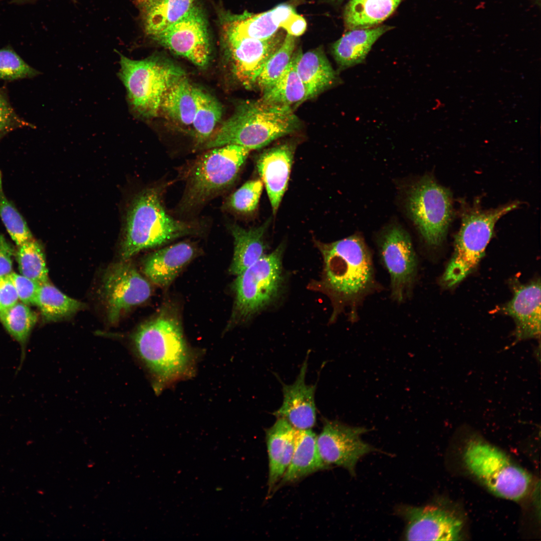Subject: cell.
I'll use <instances>...</instances> for the list:
<instances>
[{"instance_id": "cell-1", "label": "cell", "mask_w": 541, "mask_h": 541, "mask_svg": "<svg viewBox=\"0 0 541 541\" xmlns=\"http://www.w3.org/2000/svg\"><path fill=\"white\" fill-rule=\"evenodd\" d=\"M323 258L322 277L317 289L330 299V321L343 313L352 323L359 320L365 301L384 288L377 280L373 254L359 232L329 242L316 241Z\"/></svg>"}, {"instance_id": "cell-2", "label": "cell", "mask_w": 541, "mask_h": 541, "mask_svg": "<svg viewBox=\"0 0 541 541\" xmlns=\"http://www.w3.org/2000/svg\"><path fill=\"white\" fill-rule=\"evenodd\" d=\"M132 339L157 391L194 373L196 354L185 339L180 317L172 305L164 306L142 324Z\"/></svg>"}, {"instance_id": "cell-3", "label": "cell", "mask_w": 541, "mask_h": 541, "mask_svg": "<svg viewBox=\"0 0 541 541\" xmlns=\"http://www.w3.org/2000/svg\"><path fill=\"white\" fill-rule=\"evenodd\" d=\"M164 185L142 190L133 199L127 213L121 256L130 259L139 251L158 247L178 238L201 233L200 224L176 219L162 201Z\"/></svg>"}, {"instance_id": "cell-4", "label": "cell", "mask_w": 541, "mask_h": 541, "mask_svg": "<svg viewBox=\"0 0 541 541\" xmlns=\"http://www.w3.org/2000/svg\"><path fill=\"white\" fill-rule=\"evenodd\" d=\"M292 108L270 104L262 99L240 104L232 115L204 144L211 149L234 144L249 150L261 148L298 127Z\"/></svg>"}, {"instance_id": "cell-5", "label": "cell", "mask_w": 541, "mask_h": 541, "mask_svg": "<svg viewBox=\"0 0 541 541\" xmlns=\"http://www.w3.org/2000/svg\"><path fill=\"white\" fill-rule=\"evenodd\" d=\"M250 150L230 144L209 149L187 168L186 185L178 209L196 210L228 190L235 181Z\"/></svg>"}, {"instance_id": "cell-6", "label": "cell", "mask_w": 541, "mask_h": 541, "mask_svg": "<svg viewBox=\"0 0 541 541\" xmlns=\"http://www.w3.org/2000/svg\"><path fill=\"white\" fill-rule=\"evenodd\" d=\"M118 54L120 68L118 74L126 88L132 112L145 119L157 116L165 94L174 82L185 76L184 71L157 56L136 60Z\"/></svg>"}, {"instance_id": "cell-7", "label": "cell", "mask_w": 541, "mask_h": 541, "mask_svg": "<svg viewBox=\"0 0 541 541\" xmlns=\"http://www.w3.org/2000/svg\"><path fill=\"white\" fill-rule=\"evenodd\" d=\"M399 188L405 212L422 241L429 247L440 245L452 217L450 191L429 174L407 181Z\"/></svg>"}, {"instance_id": "cell-8", "label": "cell", "mask_w": 541, "mask_h": 541, "mask_svg": "<svg viewBox=\"0 0 541 541\" xmlns=\"http://www.w3.org/2000/svg\"><path fill=\"white\" fill-rule=\"evenodd\" d=\"M463 459L470 472L496 495L518 500L527 494L531 483L529 473L483 440L469 439Z\"/></svg>"}, {"instance_id": "cell-9", "label": "cell", "mask_w": 541, "mask_h": 541, "mask_svg": "<svg viewBox=\"0 0 541 541\" xmlns=\"http://www.w3.org/2000/svg\"><path fill=\"white\" fill-rule=\"evenodd\" d=\"M518 205L515 201L487 210L470 208L463 213L455 236L453 256L441 279L443 285L453 286L476 267L484 254L496 222Z\"/></svg>"}, {"instance_id": "cell-10", "label": "cell", "mask_w": 541, "mask_h": 541, "mask_svg": "<svg viewBox=\"0 0 541 541\" xmlns=\"http://www.w3.org/2000/svg\"><path fill=\"white\" fill-rule=\"evenodd\" d=\"M279 246L236 276L233 284L234 302L227 329L248 320L270 305L283 285L282 258Z\"/></svg>"}, {"instance_id": "cell-11", "label": "cell", "mask_w": 541, "mask_h": 541, "mask_svg": "<svg viewBox=\"0 0 541 541\" xmlns=\"http://www.w3.org/2000/svg\"><path fill=\"white\" fill-rule=\"evenodd\" d=\"M375 241L389 277L390 298L403 304L413 297L419 275V259L411 236L398 221L391 220L376 233Z\"/></svg>"}, {"instance_id": "cell-12", "label": "cell", "mask_w": 541, "mask_h": 541, "mask_svg": "<svg viewBox=\"0 0 541 541\" xmlns=\"http://www.w3.org/2000/svg\"><path fill=\"white\" fill-rule=\"evenodd\" d=\"M217 16L220 36L233 38L267 39L280 29L297 37L304 34L307 28L305 19L287 4L252 16L235 15L220 8Z\"/></svg>"}, {"instance_id": "cell-13", "label": "cell", "mask_w": 541, "mask_h": 541, "mask_svg": "<svg viewBox=\"0 0 541 541\" xmlns=\"http://www.w3.org/2000/svg\"><path fill=\"white\" fill-rule=\"evenodd\" d=\"M101 295L108 321L117 323L133 308L151 296L150 282L129 260H122L110 265L103 276Z\"/></svg>"}, {"instance_id": "cell-14", "label": "cell", "mask_w": 541, "mask_h": 541, "mask_svg": "<svg viewBox=\"0 0 541 541\" xmlns=\"http://www.w3.org/2000/svg\"><path fill=\"white\" fill-rule=\"evenodd\" d=\"M199 67L209 61L211 47L204 13L196 4L181 19L151 38Z\"/></svg>"}, {"instance_id": "cell-15", "label": "cell", "mask_w": 541, "mask_h": 541, "mask_svg": "<svg viewBox=\"0 0 541 541\" xmlns=\"http://www.w3.org/2000/svg\"><path fill=\"white\" fill-rule=\"evenodd\" d=\"M285 36L280 31L264 40L220 36L224 56L236 80L247 89L256 85L263 66L281 46Z\"/></svg>"}, {"instance_id": "cell-16", "label": "cell", "mask_w": 541, "mask_h": 541, "mask_svg": "<svg viewBox=\"0 0 541 541\" xmlns=\"http://www.w3.org/2000/svg\"><path fill=\"white\" fill-rule=\"evenodd\" d=\"M368 431L363 427L351 426L337 420H326L317 439L324 462L328 466L335 464L342 466L354 475L358 460L375 450L361 438V435Z\"/></svg>"}, {"instance_id": "cell-17", "label": "cell", "mask_w": 541, "mask_h": 541, "mask_svg": "<svg viewBox=\"0 0 541 541\" xmlns=\"http://www.w3.org/2000/svg\"><path fill=\"white\" fill-rule=\"evenodd\" d=\"M405 537L408 540H456L461 537L462 522L451 512L434 505L406 506Z\"/></svg>"}, {"instance_id": "cell-18", "label": "cell", "mask_w": 541, "mask_h": 541, "mask_svg": "<svg viewBox=\"0 0 541 541\" xmlns=\"http://www.w3.org/2000/svg\"><path fill=\"white\" fill-rule=\"evenodd\" d=\"M308 354L296 380L291 385L282 383L284 400L281 407L273 414L286 419L297 429H311L316 421L314 395L316 385H309L305 378Z\"/></svg>"}, {"instance_id": "cell-19", "label": "cell", "mask_w": 541, "mask_h": 541, "mask_svg": "<svg viewBox=\"0 0 541 541\" xmlns=\"http://www.w3.org/2000/svg\"><path fill=\"white\" fill-rule=\"evenodd\" d=\"M498 310L513 319L517 341L539 338L540 334L539 280L517 286L514 289L512 299Z\"/></svg>"}, {"instance_id": "cell-20", "label": "cell", "mask_w": 541, "mask_h": 541, "mask_svg": "<svg viewBox=\"0 0 541 541\" xmlns=\"http://www.w3.org/2000/svg\"><path fill=\"white\" fill-rule=\"evenodd\" d=\"M294 154L293 146L284 144L266 150L257 159V170L274 214L277 212L287 188Z\"/></svg>"}, {"instance_id": "cell-21", "label": "cell", "mask_w": 541, "mask_h": 541, "mask_svg": "<svg viewBox=\"0 0 541 541\" xmlns=\"http://www.w3.org/2000/svg\"><path fill=\"white\" fill-rule=\"evenodd\" d=\"M196 254V247L192 243L179 242L150 254L143 262L142 270L150 282L165 289Z\"/></svg>"}, {"instance_id": "cell-22", "label": "cell", "mask_w": 541, "mask_h": 541, "mask_svg": "<svg viewBox=\"0 0 541 541\" xmlns=\"http://www.w3.org/2000/svg\"><path fill=\"white\" fill-rule=\"evenodd\" d=\"M296 432V429L282 417H278L274 425L266 431L269 493L280 481L291 462Z\"/></svg>"}, {"instance_id": "cell-23", "label": "cell", "mask_w": 541, "mask_h": 541, "mask_svg": "<svg viewBox=\"0 0 541 541\" xmlns=\"http://www.w3.org/2000/svg\"><path fill=\"white\" fill-rule=\"evenodd\" d=\"M392 29V26L379 25L370 29L348 31L331 48L339 69L345 70L364 63L374 44Z\"/></svg>"}, {"instance_id": "cell-24", "label": "cell", "mask_w": 541, "mask_h": 541, "mask_svg": "<svg viewBox=\"0 0 541 541\" xmlns=\"http://www.w3.org/2000/svg\"><path fill=\"white\" fill-rule=\"evenodd\" d=\"M297 72L305 88L307 100L332 86L337 75L321 48L294 54Z\"/></svg>"}, {"instance_id": "cell-25", "label": "cell", "mask_w": 541, "mask_h": 541, "mask_svg": "<svg viewBox=\"0 0 541 541\" xmlns=\"http://www.w3.org/2000/svg\"><path fill=\"white\" fill-rule=\"evenodd\" d=\"M317 439V436L311 429H296L293 456L279 481V486L295 482L328 467L321 456Z\"/></svg>"}, {"instance_id": "cell-26", "label": "cell", "mask_w": 541, "mask_h": 541, "mask_svg": "<svg viewBox=\"0 0 541 541\" xmlns=\"http://www.w3.org/2000/svg\"><path fill=\"white\" fill-rule=\"evenodd\" d=\"M198 88L185 76L177 79L165 94L160 112L177 126L191 131L197 108Z\"/></svg>"}, {"instance_id": "cell-27", "label": "cell", "mask_w": 541, "mask_h": 541, "mask_svg": "<svg viewBox=\"0 0 541 541\" xmlns=\"http://www.w3.org/2000/svg\"><path fill=\"white\" fill-rule=\"evenodd\" d=\"M268 224L269 220L250 228H244L235 224L229 225L234 240L229 273L237 276L264 255L266 249L264 234Z\"/></svg>"}, {"instance_id": "cell-28", "label": "cell", "mask_w": 541, "mask_h": 541, "mask_svg": "<svg viewBox=\"0 0 541 541\" xmlns=\"http://www.w3.org/2000/svg\"><path fill=\"white\" fill-rule=\"evenodd\" d=\"M194 0H147L138 8L145 34L151 39L184 16Z\"/></svg>"}, {"instance_id": "cell-29", "label": "cell", "mask_w": 541, "mask_h": 541, "mask_svg": "<svg viewBox=\"0 0 541 541\" xmlns=\"http://www.w3.org/2000/svg\"><path fill=\"white\" fill-rule=\"evenodd\" d=\"M403 0H349L343 11L347 31L367 29L380 25L397 9Z\"/></svg>"}, {"instance_id": "cell-30", "label": "cell", "mask_w": 541, "mask_h": 541, "mask_svg": "<svg viewBox=\"0 0 541 541\" xmlns=\"http://www.w3.org/2000/svg\"><path fill=\"white\" fill-rule=\"evenodd\" d=\"M35 305L47 322L68 319L85 307L84 303L66 295L49 281L40 284Z\"/></svg>"}, {"instance_id": "cell-31", "label": "cell", "mask_w": 541, "mask_h": 541, "mask_svg": "<svg viewBox=\"0 0 541 541\" xmlns=\"http://www.w3.org/2000/svg\"><path fill=\"white\" fill-rule=\"evenodd\" d=\"M263 92L261 99L275 105L292 107L307 100L305 88L295 68L294 54L281 76Z\"/></svg>"}, {"instance_id": "cell-32", "label": "cell", "mask_w": 541, "mask_h": 541, "mask_svg": "<svg viewBox=\"0 0 541 541\" xmlns=\"http://www.w3.org/2000/svg\"><path fill=\"white\" fill-rule=\"evenodd\" d=\"M222 113L219 102L198 88L197 108L191 126V132L197 144H204L211 137Z\"/></svg>"}, {"instance_id": "cell-33", "label": "cell", "mask_w": 541, "mask_h": 541, "mask_svg": "<svg viewBox=\"0 0 541 541\" xmlns=\"http://www.w3.org/2000/svg\"><path fill=\"white\" fill-rule=\"evenodd\" d=\"M15 251L20 274L40 284L49 281L43 245L34 238L17 246Z\"/></svg>"}, {"instance_id": "cell-34", "label": "cell", "mask_w": 541, "mask_h": 541, "mask_svg": "<svg viewBox=\"0 0 541 541\" xmlns=\"http://www.w3.org/2000/svg\"><path fill=\"white\" fill-rule=\"evenodd\" d=\"M37 314L22 302L0 311V321L5 329L24 347L37 321Z\"/></svg>"}, {"instance_id": "cell-35", "label": "cell", "mask_w": 541, "mask_h": 541, "mask_svg": "<svg viewBox=\"0 0 541 541\" xmlns=\"http://www.w3.org/2000/svg\"><path fill=\"white\" fill-rule=\"evenodd\" d=\"M296 38L286 34L281 46L265 63L256 83L263 92L270 88L287 69L295 53Z\"/></svg>"}, {"instance_id": "cell-36", "label": "cell", "mask_w": 541, "mask_h": 541, "mask_svg": "<svg viewBox=\"0 0 541 541\" xmlns=\"http://www.w3.org/2000/svg\"><path fill=\"white\" fill-rule=\"evenodd\" d=\"M0 218L12 239L17 246L33 238L25 218L14 204L7 197L4 191L1 170Z\"/></svg>"}, {"instance_id": "cell-37", "label": "cell", "mask_w": 541, "mask_h": 541, "mask_svg": "<svg viewBox=\"0 0 541 541\" xmlns=\"http://www.w3.org/2000/svg\"><path fill=\"white\" fill-rule=\"evenodd\" d=\"M262 189L261 180L247 181L228 197L223 204L224 209L241 214L253 212L258 204Z\"/></svg>"}, {"instance_id": "cell-38", "label": "cell", "mask_w": 541, "mask_h": 541, "mask_svg": "<svg viewBox=\"0 0 541 541\" xmlns=\"http://www.w3.org/2000/svg\"><path fill=\"white\" fill-rule=\"evenodd\" d=\"M39 72L26 63L12 48L0 49V79L15 80L36 76Z\"/></svg>"}, {"instance_id": "cell-39", "label": "cell", "mask_w": 541, "mask_h": 541, "mask_svg": "<svg viewBox=\"0 0 541 541\" xmlns=\"http://www.w3.org/2000/svg\"><path fill=\"white\" fill-rule=\"evenodd\" d=\"M33 128L15 111L6 96L0 92V140L9 132L19 128Z\"/></svg>"}, {"instance_id": "cell-40", "label": "cell", "mask_w": 541, "mask_h": 541, "mask_svg": "<svg viewBox=\"0 0 541 541\" xmlns=\"http://www.w3.org/2000/svg\"><path fill=\"white\" fill-rule=\"evenodd\" d=\"M10 276L15 287L19 300L28 306L35 305L41 284L15 273H11Z\"/></svg>"}, {"instance_id": "cell-41", "label": "cell", "mask_w": 541, "mask_h": 541, "mask_svg": "<svg viewBox=\"0 0 541 541\" xmlns=\"http://www.w3.org/2000/svg\"><path fill=\"white\" fill-rule=\"evenodd\" d=\"M19 297L10 274L0 277V311L18 302Z\"/></svg>"}, {"instance_id": "cell-42", "label": "cell", "mask_w": 541, "mask_h": 541, "mask_svg": "<svg viewBox=\"0 0 541 541\" xmlns=\"http://www.w3.org/2000/svg\"><path fill=\"white\" fill-rule=\"evenodd\" d=\"M15 253L12 244L0 233V277L12 273L13 257Z\"/></svg>"}, {"instance_id": "cell-43", "label": "cell", "mask_w": 541, "mask_h": 541, "mask_svg": "<svg viewBox=\"0 0 541 541\" xmlns=\"http://www.w3.org/2000/svg\"><path fill=\"white\" fill-rule=\"evenodd\" d=\"M36 0H12L11 3L15 4H24L28 3H32Z\"/></svg>"}, {"instance_id": "cell-44", "label": "cell", "mask_w": 541, "mask_h": 541, "mask_svg": "<svg viewBox=\"0 0 541 541\" xmlns=\"http://www.w3.org/2000/svg\"><path fill=\"white\" fill-rule=\"evenodd\" d=\"M146 1L147 0H135L134 4L136 5V6L139 7L141 5L145 3Z\"/></svg>"}, {"instance_id": "cell-45", "label": "cell", "mask_w": 541, "mask_h": 541, "mask_svg": "<svg viewBox=\"0 0 541 541\" xmlns=\"http://www.w3.org/2000/svg\"><path fill=\"white\" fill-rule=\"evenodd\" d=\"M324 1L328 2H330V3H340L342 2L343 0H324Z\"/></svg>"}, {"instance_id": "cell-46", "label": "cell", "mask_w": 541, "mask_h": 541, "mask_svg": "<svg viewBox=\"0 0 541 541\" xmlns=\"http://www.w3.org/2000/svg\"><path fill=\"white\" fill-rule=\"evenodd\" d=\"M537 1H539V0H537Z\"/></svg>"}]
</instances>
